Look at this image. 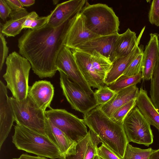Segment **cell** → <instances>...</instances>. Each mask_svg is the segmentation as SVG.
<instances>
[{"label":"cell","instance_id":"ffe728a7","mask_svg":"<svg viewBox=\"0 0 159 159\" xmlns=\"http://www.w3.org/2000/svg\"><path fill=\"white\" fill-rule=\"evenodd\" d=\"M139 91L136 85L125 88L116 93L107 102L98 106L106 115L111 117L118 109L131 100L137 98Z\"/></svg>","mask_w":159,"mask_h":159},{"label":"cell","instance_id":"83f0119b","mask_svg":"<svg viewBox=\"0 0 159 159\" xmlns=\"http://www.w3.org/2000/svg\"><path fill=\"white\" fill-rule=\"evenodd\" d=\"M137 98L130 101L116 110L110 117L115 121L123 124V121L128 113L136 105Z\"/></svg>","mask_w":159,"mask_h":159},{"label":"cell","instance_id":"7bdbcfd3","mask_svg":"<svg viewBox=\"0 0 159 159\" xmlns=\"http://www.w3.org/2000/svg\"><path fill=\"white\" fill-rule=\"evenodd\" d=\"M53 3L54 5H56L57 4L58 2L59 1V0H53Z\"/></svg>","mask_w":159,"mask_h":159},{"label":"cell","instance_id":"e0dca14e","mask_svg":"<svg viewBox=\"0 0 159 159\" xmlns=\"http://www.w3.org/2000/svg\"><path fill=\"white\" fill-rule=\"evenodd\" d=\"M145 27H143L137 37L138 40L134 48L128 55L116 58L112 62L111 68L107 73L105 80V84L108 85L114 82L120 77L132 61L143 51V47L139 46Z\"/></svg>","mask_w":159,"mask_h":159},{"label":"cell","instance_id":"f35d334b","mask_svg":"<svg viewBox=\"0 0 159 159\" xmlns=\"http://www.w3.org/2000/svg\"><path fill=\"white\" fill-rule=\"evenodd\" d=\"M12 159H48L47 158L38 156H33L27 154H23L17 158H13Z\"/></svg>","mask_w":159,"mask_h":159},{"label":"cell","instance_id":"836d02e7","mask_svg":"<svg viewBox=\"0 0 159 159\" xmlns=\"http://www.w3.org/2000/svg\"><path fill=\"white\" fill-rule=\"evenodd\" d=\"M4 35L0 33V70H2L5 60L8 57V48Z\"/></svg>","mask_w":159,"mask_h":159},{"label":"cell","instance_id":"44dd1931","mask_svg":"<svg viewBox=\"0 0 159 159\" xmlns=\"http://www.w3.org/2000/svg\"><path fill=\"white\" fill-rule=\"evenodd\" d=\"M136 106L149 124L159 130V112L155 108L147 92L140 88L137 98Z\"/></svg>","mask_w":159,"mask_h":159},{"label":"cell","instance_id":"d6a6232c","mask_svg":"<svg viewBox=\"0 0 159 159\" xmlns=\"http://www.w3.org/2000/svg\"><path fill=\"white\" fill-rule=\"evenodd\" d=\"M97 154L102 159H120L113 152L102 143L97 149Z\"/></svg>","mask_w":159,"mask_h":159},{"label":"cell","instance_id":"4dcf8cb0","mask_svg":"<svg viewBox=\"0 0 159 159\" xmlns=\"http://www.w3.org/2000/svg\"><path fill=\"white\" fill-rule=\"evenodd\" d=\"M100 143H101L100 139L93 132L91 131V138L88 144L84 159H94L97 154L98 146Z\"/></svg>","mask_w":159,"mask_h":159},{"label":"cell","instance_id":"ab89813d","mask_svg":"<svg viewBox=\"0 0 159 159\" xmlns=\"http://www.w3.org/2000/svg\"><path fill=\"white\" fill-rule=\"evenodd\" d=\"M23 7H30L35 2L34 0H19Z\"/></svg>","mask_w":159,"mask_h":159},{"label":"cell","instance_id":"6da1fadb","mask_svg":"<svg viewBox=\"0 0 159 159\" xmlns=\"http://www.w3.org/2000/svg\"><path fill=\"white\" fill-rule=\"evenodd\" d=\"M68 20L58 27L46 24L39 28L29 29L18 39L19 53L30 62L34 73L41 79L52 78L57 70V56L63 46Z\"/></svg>","mask_w":159,"mask_h":159},{"label":"cell","instance_id":"9c48e42d","mask_svg":"<svg viewBox=\"0 0 159 159\" xmlns=\"http://www.w3.org/2000/svg\"><path fill=\"white\" fill-rule=\"evenodd\" d=\"M150 125L137 107L127 115L123 126L129 143L132 142L148 146L153 142Z\"/></svg>","mask_w":159,"mask_h":159},{"label":"cell","instance_id":"cb8c5ba5","mask_svg":"<svg viewBox=\"0 0 159 159\" xmlns=\"http://www.w3.org/2000/svg\"><path fill=\"white\" fill-rule=\"evenodd\" d=\"M142 79V72L131 76H121L112 83L107 85L112 90L116 93L119 91L131 86L136 85Z\"/></svg>","mask_w":159,"mask_h":159},{"label":"cell","instance_id":"603a6c76","mask_svg":"<svg viewBox=\"0 0 159 159\" xmlns=\"http://www.w3.org/2000/svg\"><path fill=\"white\" fill-rule=\"evenodd\" d=\"M138 40L136 34L129 28L120 34L115 51V58L125 56L130 53L134 48Z\"/></svg>","mask_w":159,"mask_h":159},{"label":"cell","instance_id":"f546056e","mask_svg":"<svg viewBox=\"0 0 159 159\" xmlns=\"http://www.w3.org/2000/svg\"><path fill=\"white\" fill-rule=\"evenodd\" d=\"M143 52L142 51L132 61L121 76H131L142 72L143 58Z\"/></svg>","mask_w":159,"mask_h":159},{"label":"cell","instance_id":"2e32d148","mask_svg":"<svg viewBox=\"0 0 159 159\" xmlns=\"http://www.w3.org/2000/svg\"><path fill=\"white\" fill-rule=\"evenodd\" d=\"M45 130L46 135L59 150L61 157L75 154L77 142L72 140L46 118Z\"/></svg>","mask_w":159,"mask_h":159},{"label":"cell","instance_id":"8992f818","mask_svg":"<svg viewBox=\"0 0 159 159\" xmlns=\"http://www.w3.org/2000/svg\"><path fill=\"white\" fill-rule=\"evenodd\" d=\"M73 50L79 68L90 87L98 89L105 85L106 76L112 65L110 60L95 51L88 53Z\"/></svg>","mask_w":159,"mask_h":159},{"label":"cell","instance_id":"d6986e66","mask_svg":"<svg viewBox=\"0 0 159 159\" xmlns=\"http://www.w3.org/2000/svg\"><path fill=\"white\" fill-rule=\"evenodd\" d=\"M54 87L47 80L35 81L29 87L28 95L38 107L44 111L50 105L54 95Z\"/></svg>","mask_w":159,"mask_h":159},{"label":"cell","instance_id":"74e56055","mask_svg":"<svg viewBox=\"0 0 159 159\" xmlns=\"http://www.w3.org/2000/svg\"><path fill=\"white\" fill-rule=\"evenodd\" d=\"M5 1L12 11H18L24 8L19 0H6Z\"/></svg>","mask_w":159,"mask_h":159},{"label":"cell","instance_id":"9a60e30c","mask_svg":"<svg viewBox=\"0 0 159 159\" xmlns=\"http://www.w3.org/2000/svg\"><path fill=\"white\" fill-rule=\"evenodd\" d=\"M87 2L85 0H70L58 4L49 15L47 24L54 28L59 26L80 12Z\"/></svg>","mask_w":159,"mask_h":159},{"label":"cell","instance_id":"277c9868","mask_svg":"<svg viewBox=\"0 0 159 159\" xmlns=\"http://www.w3.org/2000/svg\"><path fill=\"white\" fill-rule=\"evenodd\" d=\"M5 63L6 71L3 77L6 82L7 88L16 99L21 101L25 99L29 88L30 64L26 58L15 51L9 55Z\"/></svg>","mask_w":159,"mask_h":159},{"label":"cell","instance_id":"5bb4252c","mask_svg":"<svg viewBox=\"0 0 159 159\" xmlns=\"http://www.w3.org/2000/svg\"><path fill=\"white\" fill-rule=\"evenodd\" d=\"M15 121L7 88L0 81V149L8 137Z\"/></svg>","mask_w":159,"mask_h":159},{"label":"cell","instance_id":"60d3db41","mask_svg":"<svg viewBox=\"0 0 159 159\" xmlns=\"http://www.w3.org/2000/svg\"><path fill=\"white\" fill-rule=\"evenodd\" d=\"M149 159H159V149L154 150L150 156Z\"/></svg>","mask_w":159,"mask_h":159},{"label":"cell","instance_id":"e575fe53","mask_svg":"<svg viewBox=\"0 0 159 159\" xmlns=\"http://www.w3.org/2000/svg\"><path fill=\"white\" fill-rule=\"evenodd\" d=\"M12 10L7 3L5 0H0V17L5 20L10 15Z\"/></svg>","mask_w":159,"mask_h":159},{"label":"cell","instance_id":"f1b7e54d","mask_svg":"<svg viewBox=\"0 0 159 159\" xmlns=\"http://www.w3.org/2000/svg\"><path fill=\"white\" fill-rule=\"evenodd\" d=\"M90 138L91 131L89 130L84 137L77 142L76 152L75 154L61 157L59 159H84L88 144Z\"/></svg>","mask_w":159,"mask_h":159},{"label":"cell","instance_id":"8fae6325","mask_svg":"<svg viewBox=\"0 0 159 159\" xmlns=\"http://www.w3.org/2000/svg\"><path fill=\"white\" fill-rule=\"evenodd\" d=\"M56 65L57 70L63 72L87 93L93 94L94 92L82 75L72 52L65 45L57 56Z\"/></svg>","mask_w":159,"mask_h":159},{"label":"cell","instance_id":"d4e9b609","mask_svg":"<svg viewBox=\"0 0 159 159\" xmlns=\"http://www.w3.org/2000/svg\"><path fill=\"white\" fill-rule=\"evenodd\" d=\"M150 99L159 112V55L151 79Z\"/></svg>","mask_w":159,"mask_h":159},{"label":"cell","instance_id":"8d00e7d4","mask_svg":"<svg viewBox=\"0 0 159 159\" xmlns=\"http://www.w3.org/2000/svg\"><path fill=\"white\" fill-rule=\"evenodd\" d=\"M39 16L38 14L34 11L29 13L23 24V29L24 28L30 29L32 23Z\"/></svg>","mask_w":159,"mask_h":159},{"label":"cell","instance_id":"7402d4cb","mask_svg":"<svg viewBox=\"0 0 159 159\" xmlns=\"http://www.w3.org/2000/svg\"><path fill=\"white\" fill-rule=\"evenodd\" d=\"M29 13L25 8L18 11H12L10 15V19L1 28V33L7 37H15L18 34Z\"/></svg>","mask_w":159,"mask_h":159},{"label":"cell","instance_id":"5b68a950","mask_svg":"<svg viewBox=\"0 0 159 159\" xmlns=\"http://www.w3.org/2000/svg\"><path fill=\"white\" fill-rule=\"evenodd\" d=\"M80 13L86 27L94 34L100 36L119 34V18L107 5L90 4L87 2Z\"/></svg>","mask_w":159,"mask_h":159},{"label":"cell","instance_id":"1f68e13d","mask_svg":"<svg viewBox=\"0 0 159 159\" xmlns=\"http://www.w3.org/2000/svg\"><path fill=\"white\" fill-rule=\"evenodd\" d=\"M148 17L151 24L159 27V0H154L152 2Z\"/></svg>","mask_w":159,"mask_h":159},{"label":"cell","instance_id":"7a4b0ae2","mask_svg":"<svg viewBox=\"0 0 159 159\" xmlns=\"http://www.w3.org/2000/svg\"><path fill=\"white\" fill-rule=\"evenodd\" d=\"M84 120L91 131L101 142L120 159L124 157L128 142L123 124L118 122L106 115L98 106L84 115Z\"/></svg>","mask_w":159,"mask_h":159},{"label":"cell","instance_id":"52a82bcc","mask_svg":"<svg viewBox=\"0 0 159 159\" xmlns=\"http://www.w3.org/2000/svg\"><path fill=\"white\" fill-rule=\"evenodd\" d=\"M10 100L16 124L46 135L45 111L38 107L28 95L22 100L18 101L12 97H10Z\"/></svg>","mask_w":159,"mask_h":159},{"label":"cell","instance_id":"4316f807","mask_svg":"<svg viewBox=\"0 0 159 159\" xmlns=\"http://www.w3.org/2000/svg\"><path fill=\"white\" fill-rule=\"evenodd\" d=\"M116 93L106 85L96 90L93 95L99 106L104 105L109 102Z\"/></svg>","mask_w":159,"mask_h":159},{"label":"cell","instance_id":"ac0fdd59","mask_svg":"<svg viewBox=\"0 0 159 159\" xmlns=\"http://www.w3.org/2000/svg\"><path fill=\"white\" fill-rule=\"evenodd\" d=\"M150 36V40L143 52L142 70L143 80L151 79L159 55V35L157 33H151Z\"/></svg>","mask_w":159,"mask_h":159},{"label":"cell","instance_id":"484cf974","mask_svg":"<svg viewBox=\"0 0 159 159\" xmlns=\"http://www.w3.org/2000/svg\"><path fill=\"white\" fill-rule=\"evenodd\" d=\"M153 150L151 148L143 149L134 147L128 143L122 159H149Z\"/></svg>","mask_w":159,"mask_h":159},{"label":"cell","instance_id":"ba28073f","mask_svg":"<svg viewBox=\"0 0 159 159\" xmlns=\"http://www.w3.org/2000/svg\"><path fill=\"white\" fill-rule=\"evenodd\" d=\"M45 114L53 125L74 141L77 142L88 133L84 120L65 109L51 107Z\"/></svg>","mask_w":159,"mask_h":159},{"label":"cell","instance_id":"7c38bea8","mask_svg":"<svg viewBox=\"0 0 159 159\" xmlns=\"http://www.w3.org/2000/svg\"><path fill=\"white\" fill-rule=\"evenodd\" d=\"M100 37L90 31L86 27L80 12L69 21L65 45L72 49L96 38Z\"/></svg>","mask_w":159,"mask_h":159},{"label":"cell","instance_id":"4fadbf2b","mask_svg":"<svg viewBox=\"0 0 159 159\" xmlns=\"http://www.w3.org/2000/svg\"><path fill=\"white\" fill-rule=\"evenodd\" d=\"M119 34L101 36L88 41L75 49L88 53L95 51L112 62L115 59V51Z\"/></svg>","mask_w":159,"mask_h":159},{"label":"cell","instance_id":"d590c367","mask_svg":"<svg viewBox=\"0 0 159 159\" xmlns=\"http://www.w3.org/2000/svg\"><path fill=\"white\" fill-rule=\"evenodd\" d=\"M49 15L47 16L38 17L31 24L30 29H35L42 27L47 24Z\"/></svg>","mask_w":159,"mask_h":159},{"label":"cell","instance_id":"30bf717a","mask_svg":"<svg viewBox=\"0 0 159 159\" xmlns=\"http://www.w3.org/2000/svg\"><path fill=\"white\" fill-rule=\"evenodd\" d=\"M59 72L63 94L72 109L84 115L98 106L93 96L87 93L62 71Z\"/></svg>","mask_w":159,"mask_h":159},{"label":"cell","instance_id":"3957f363","mask_svg":"<svg viewBox=\"0 0 159 159\" xmlns=\"http://www.w3.org/2000/svg\"><path fill=\"white\" fill-rule=\"evenodd\" d=\"M14 129L12 142L18 150L51 159L61 157L58 148L47 135L17 124Z\"/></svg>","mask_w":159,"mask_h":159},{"label":"cell","instance_id":"b9f144b4","mask_svg":"<svg viewBox=\"0 0 159 159\" xmlns=\"http://www.w3.org/2000/svg\"><path fill=\"white\" fill-rule=\"evenodd\" d=\"M94 159H102L98 155V154H96L94 158Z\"/></svg>","mask_w":159,"mask_h":159}]
</instances>
